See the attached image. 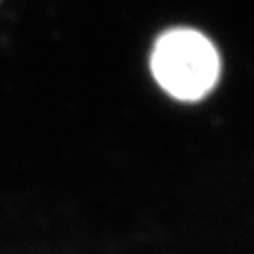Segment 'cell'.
<instances>
[{
  "label": "cell",
  "mask_w": 254,
  "mask_h": 254,
  "mask_svg": "<svg viewBox=\"0 0 254 254\" xmlns=\"http://www.w3.org/2000/svg\"><path fill=\"white\" fill-rule=\"evenodd\" d=\"M151 73L172 98L196 102L215 89L220 75V57L215 44L200 30L172 28L154 44Z\"/></svg>",
  "instance_id": "1"
}]
</instances>
